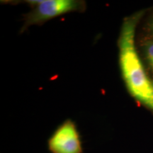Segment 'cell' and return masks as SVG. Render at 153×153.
<instances>
[{"mask_svg":"<svg viewBox=\"0 0 153 153\" xmlns=\"http://www.w3.org/2000/svg\"><path fill=\"white\" fill-rule=\"evenodd\" d=\"M141 52L147 68L153 74V39L145 38L141 42Z\"/></svg>","mask_w":153,"mask_h":153,"instance_id":"cell-4","label":"cell"},{"mask_svg":"<svg viewBox=\"0 0 153 153\" xmlns=\"http://www.w3.org/2000/svg\"><path fill=\"white\" fill-rule=\"evenodd\" d=\"M48 144L52 153H82L79 132L70 119L66 120L57 128Z\"/></svg>","mask_w":153,"mask_h":153,"instance_id":"cell-3","label":"cell"},{"mask_svg":"<svg viewBox=\"0 0 153 153\" xmlns=\"http://www.w3.org/2000/svg\"><path fill=\"white\" fill-rule=\"evenodd\" d=\"M26 2L32 6V9L24 16L20 33L57 16L74 11L82 12L86 9L85 1L79 0H30Z\"/></svg>","mask_w":153,"mask_h":153,"instance_id":"cell-2","label":"cell"},{"mask_svg":"<svg viewBox=\"0 0 153 153\" xmlns=\"http://www.w3.org/2000/svg\"><path fill=\"white\" fill-rule=\"evenodd\" d=\"M145 14L139 11L123 19L118 38L119 62L122 76L135 100L153 111V86L135 46V30Z\"/></svg>","mask_w":153,"mask_h":153,"instance_id":"cell-1","label":"cell"},{"mask_svg":"<svg viewBox=\"0 0 153 153\" xmlns=\"http://www.w3.org/2000/svg\"><path fill=\"white\" fill-rule=\"evenodd\" d=\"M145 30L148 34L146 38L153 39V13L148 18L146 24H145Z\"/></svg>","mask_w":153,"mask_h":153,"instance_id":"cell-5","label":"cell"},{"mask_svg":"<svg viewBox=\"0 0 153 153\" xmlns=\"http://www.w3.org/2000/svg\"><path fill=\"white\" fill-rule=\"evenodd\" d=\"M152 86H153V79H152Z\"/></svg>","mask_w":153,"mask_h":153,"instance_id":"cell-6","label":"cell"}]
</instances>
